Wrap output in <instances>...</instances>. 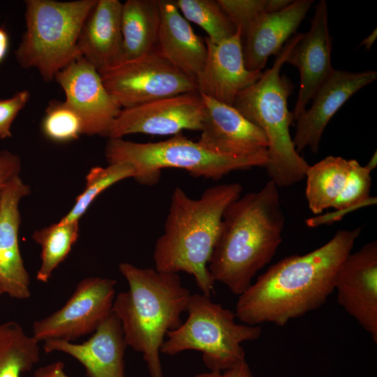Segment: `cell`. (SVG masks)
Wrapping results in <instances>:
<instances>
[{
	"label": "cell",
	"instance_id": "obj_14",
	"mask_svg": "<svg viewBox=\"0 0 377 377\" xmlns=\"http://www.w3.org/2000/svg\"><path fill=\"white\" fill-rule=\"evenodd\" d=\"M332 47L327 5L325 0H320L315 8L309 31L302 34L285 61L297 67L300 73L299 94L292 112L293 121L304 112L316 92L334 71Z\"/></svg>",
	"mask_w": 377,
	"mask_h": 377
},
{
	"label": "cell",
	"instance_id": "obj_32",
	"mask_svg": "<svg viewBox=\"0 0 377 377\" xmlns=\"http://www.w3.org/2000/svg\"><path fill=\"white\" fill-rule=\"evenodd\" d=\"M30 97L27 90L18 91L13 96L0 100V139L11 137L10 126L18 112Z\"/></svg>",
	"mask_w": 377,
	"mask_h": 377
},
{
	"label": "cell",
	"instance_id": "obj_26",
	"mask_svg": "<svg viewBox=\"0 0 377 377\" xmlns=\"http://www.w3.org/2000/svg\"><path fill=\"white\" fill-rule=\"evenodd\" d=\"M78 235V221L57 222L33 233V239L41 247V265L36 274L38 281H49L53 271L71 251Z\"/></svg>",
	"mask_w": 377,
	"mask_h": 377
},
{
	"label": "cell",
	"instance_id": "obj_34",
	"mask_svg": "<svg viewBox=\"0 0 377 377\" xmlns=\"http://www.w3.org/2000/svg\"><path fill=\"white\" fill-rule=\"evenodd\" d=\"M193 377H253L246 360L227 370L210 371L195 375Z\"/></svg>",
	"mask_w": 377,
	"mask_h": 377
},
{
	"label": "cell",
	"instance_id": "obj_27",
	"mask_svg": "<svg viewBox=\"0 0 377 377\" xmlns=\"http://www.w3.org/2000/svg\"><path fill=\"white\" fill-rule=\"evenodd\" d=\"M183 17L200 27L214 44L232 37L237 31L218 0H176Z\"/></svg>",
	"mask_w": 377,
	"mask_h": 377
},
{
	"label": "cell",
	"instance_id": "obj_8",
	"mask_svg": "<svg viewBox=\"0 0 377 377\" xmlns=\"http://www.w3.org/2000/svg\"><path fill=\"white\" fill-rule=\"evenodd\" d=\"M186 311L185 322L167 333L161 353L200 351L210 371H223L245 360L242 343L257 340L262 333L260 325L237 323L235 312L203 294L191 295Z\"/></svg>",
	"mask_w": 377,
	"mask_h": 377
},
{
	"label": "cell",
	"instance_id": "obj_20",
	"mask_svg": "<svg viewBox=\"0 0 377 377\" xmlns=\"http://www.w3.org/2000/svg\"><path fill=\"white\" fill-rule=\"evenodd\" d=\"M312 0H296L286 8L264 13L257 18L242 36V50L246 68L260 71L267 59L277 55L309 11Z\"/></svg>",
	"mask_w": 377,
	"mask_h": 377
},
{
	"label": "cell",
	"instance_id": "obj_15",
	"mask_svg": "<svg viewBox=\"0 0 377 377\" xmlns=\"http://www.w3.org/2000/svg\"><path fill=\"white\" fill-rule=\"evenodd\" d=\"M376 78V71L349 72L334 69L316 92L311 107L295 121L296 129L292 140L297 152L300 154L309 147L316 154L332 117L352 95Z\"/></svg>",
	"mask_w": 377,
	"mask_h": 377
},
{
	"label": "cell",
	"instance_id": "obj_6",
	"mask_svg": "<svg viewBox=\"0 0 377 377\" xmlns=\"http://www.w3.org/2000/svg\"><path fill=\"white\" fill-rule=\"evenodd\" d=\"M105 155L109 164L127 163L132 165L133 178L146 186L158 183L164 168L182 169L194 177L217 180L235 170L265 167L267 161V153L242 157L219 154L182 133L156 142L109 138Z\"/></svg>",
	"mask_w": 377,
	"mask_h": 377
},
{
	"label": "cell",
	"instance_id": "obj_16",
	"mask_svg": "<svg viewBox=\"0 0 377 377\" xmlns=\"http://www.w3.org/2000/svg\"><path fill=\"white\" fill-rule=\"evenodd\" d=\"M205 118L199 140L205 149L221 155L242 157L267 153L268 142L258 127L232 105L200 94Z\"/></svg>",
	"mask_w": 377,
	"mask_h": 377
},
{
	"label": "cell",
	"instance_id": "obj_23",
	"mask_svg": "<svg viewBox=\"0 0 377 377\" xmlns=\"http://www.w3.org/2000/svg\"><path fill=\"white\" fill-rule=\"evenodd\" d=\"M161 20L158 0H127L122 3L119 63L137 59L157 47Z\"/></svg>",
	"mask_w": 377,
	"mask_h": 377
},
{
	"label": "cell",
	"instance_id": "obj_29",
	"mask_svg": "<svg viewBox=\"0 0 377 377\" xmlns=\"http://www.w3.org/2000/svg\"><path fill=\"white\" fill-rule=\"evenodd\" d=\"M45 135L55 142H68L83 134V124L77 113L65 101H52L42 122Z\"/></svg>",
	"mask_w": 377,
	"mask_h": 377
},
{
	"label": "cell",
	"instance_id": "obj_31",
	"mask_svg": "<svg viewBox=\"0 0 377 377\" xmlns=\"http://www.w3.org/2000/svg\"><path fill=\"white\" fill-rule=\"evenodd\" d=\"M221 8L242 37L260 15L269 13V0H218Z\"/></svg>",
	"mask_w": 377,
	"mask_h": 377
},
{
	"label": "cell",
	"instance_id": "obj_39",
	"mask_svg": "<svg viewBox=\"0 0 377 377\" xmlns=\"http://www.w3.org/2000/svg\"><path fill=\"white\" fill-rule=\"evenodd\" d=\"M3 293V290H2V289H1V288L0 286V295H2Z\"/></svg>",
	"mask_w": 377,
	"mask_h": 377
},
{
	"label": "cell",
	"instance_id": "obj_7",
	"mask_svg": "<svg viewBox=\"0 0 377 377\" xmlns=\"http://www.w3.org/2000/svg\"><path fill=\"white\" fill-rule=\"evenodd\" d=\"M96 0L25 1L26 31L15 51L19 64L36 68L46 82L81 57L77 41Z\"/></svg>",
	"mask_w": 377,
	"mask_h": 377
},
{
	"label": "cell",
	"instance_id": "obj_37",
	"mask_svg": "<svg viewBox=\"0 0 377 377\" xmlns=\"http://www.w3.org/2000/svg\"><path fill=\"white\" fill-rule=\"evenodd\" d=\"M377 38V29L375 28V29L367 36L366 37L359 45H364V47L367 50H369L376 41Z\"/></svg>",
	"mask_w": 377,
	"mask_h": 377
},
{
	"label": "cell",
	"instance_id": "obj_21",
	"mask_svg": "<svg viewBox=\"0 0 377 377\" xmlns=\"http://www.w3.org/2000/svg\"><path fill=\"white\" fill-rule=\"evenodd\" d=\"M121 10L122 3L118 0H96L82 25L78 50L99 73L119 62Z\"/></svg>",
	"mask_w": 377,
	"mask_h": 377
},
{
	"label": "cell",
	"instance_id": "obj_38",
	"mask_svg": "<svg viewBox=\"0 0 377 377\" xmlns=\"http://www.w3.org/2000/svg\"><path fill=\"white\" fill-rule=\"evenodd\" d=\"M377 163V155H376V151L373 154L372 157L369 160V163L364 165V167L369 170L370 172L376 166Z\"/></svg>",
	"mask_w": 377,
	"mask_h": 377
},
{
	"label": "cell",
	"instance_id": "obj_25",
	"mask_svg": "<svg viewBox=\"0 0 377 377\" xmlns=\"http://www.w3.org/2000/svg\"><path fill=\"white\" fill-rule=\"evenodd\" d=\"M38 341L15 321L0 324V377H21L39 361Z\"/></svg>",
	"mask_w": 377,
	"mask_h": 377
},
{
	"label": "cell",
	"instance_id": "obj_24",
	"mask_svg": "<svg viewBox=\"0 0 377 377\" xmlns=\"http://www.w3.org/2000/svg\"><path fill=\"white\" fill-rule=\"evenodd\" d=\"M353 162L354 159L328 156L309 165L305 175V195L313 214L332 207L346 186Z\"/></svg>",
	"mask_w": 377,
	"mask_h": 377
},
{
	"label": "cell",
	"instance_id": "obj_2",
	"mask_svg": "<svg viewBox=\"0 0 377 377\" xmlns=\"http://www.w3.org/2000/svg\"><path fill=\"white\" fill-rule=\"evenodd\" d=\"M285 221L278 187L271 180L231 202L207 266L214 281L237 295L243 293L274 256Z\"/></svg>",
	"mask_w": 377,
	"mask_h": 377
},
{
	"label": "cell",
	"instance_id": "obj_30",
	"mask_svg": "<svg viewBox=\"0 0 377 377\" xmlns=\"http://www.w3.org/2000/svg\"><path fill=\"white\" fill-rule=\"evenodd\" d=\"M371 172L354 159L346 186L332 207L337 212H347L351 209L373 204L376 198L370 197Z\"/></svg>",
	"mask_w": 377,
	"mask_h": 377
},
{
	"label": "cell",
	"instance_id": "obj_5",
	"mask_svg": "<svg viewBox=\"0 0 377 377\" xmlns=\"http://www.w3.org/2000/svg\"><path fill=\"white\" fill-rule=\"evenodd\" d=\"M302 36L295 34L278 53L272 67L263 72L257 82L241 91L232 105L266 135L268 146L265 168L269 180L278 188L298 183L305 177L309 167L297 152L290 134L293 118L288 108V98L293 84L280 74L288 53Z\"/></svg>",
	"mask_w": 377,
	"mask_h": 377
},
{
	"label": "cell",
	"instance_id": "obj_11",
	"mask_svg": "<svg viewBox=\"0 0 377 377\" xmlns=\"http://www.w3.org/2000/svg\"><path fill=\"white\" fill-rule=\"evenodd\" d=\"M205 105L198 91L121 108L107 137L123 138L133 133L175 135L184 130L201 131Z\"/></svg>",
	"mask_w": 377,
	"mask_h": 377
},
{
	"label": "cell",
	"instance_id": "obj_22",
	"mask_svg": "<svg viewBox=\"0 0 377 377\" xmlns=\"http://www.w3.org/2000/svg\"><path fill=\"white\" fill-rule=\"evenodd\" d=\"M158 1L161 20L157 48L173 66L196 81L207 61L205 39L193 31L174 1Z\"/></svg>",
	"mask_w": 377,
	"mask_h": 377
},
{
	"label": "cell",
	"instance_id": "obj_10",
	"mask_svg": "<svg viewBox=\"0 0 377 377\" xmlns=\"http://www.w3.org/2000/svg\"><path fill=\"white\" fill-rule=\"evenodd\" d=\"M116 281L102 277L82 279L58 311L33 325L37 341L60 339L71 342L94 332L112 312Z\"/></svg>",
	"mask_w": 377,
	"mask_h": 377
},
{
	"label": "cell",
	"instance_id": "obj_1",
	"mask_svg": "<svg viewBox=\"0 0 377 377\" xmlns=\"http://www.w3.org/2000/svg\"><path fill=\"white\" fill-rule=\"evenodd\" d=\"M362 227L339 230L320 247L272 265L239 295L235 316L242 323L284 326L320 308L334 291L337 272L352 251Z\"/></svg>",
	"mask_w": 377,
	"mask_h": 377
},
{
	"label": "cell",
	"instance_id": "obj_9",
	"mask_svg": "<svg viewBox=\"0 0 377 377\" xmlns=\"http://www.w3.org/2000/svg\"><path fill=\"white\" fill-rule=\"evenodd\" d=\"M99 74L108 92L121 108L198 91L196 81L173 66L157 47Z\"/></svg>",
	"mask_w": 377,
	"mask_h": 377
},
{
	"label": "cell",
	"instance_id": "obj_17",
	"mask_svg": "<svg viewBox=\"0 0 377 377\" xmlns=\"http://www.w3.org/2000/svg\"><path fill=\"white\" fill-rule=\"evenodd\" d=\"M207 48L205 67L196 80L198 92L232 105L237 95L257 82L263 72L249 71L244 64L242 31L218 44L204 38Z\"/></svg>",
	"mask_w": 377,
	"mask_h": 377
},
{
	"label": "cell",
	"instance_id": "obj_36",
	"mask_svg": "<svg viewBox=\"0 0 377 377\" xmlns=\"http://www.w3.org/2000/svg\"><path fill=\"white\" fill-rule=\"evenodd\" d=\"M9 44L7 32L3 28H0V64L5 57Z\"/></svg>",
	"mask_w": 377,
	"mask_h": 377
},
{
	"label": "cell",
	"instance_id": "obj_33",
	"mask_svg": "<svg viewBox=\"0 0 377 377\" xmlns=\"http://www.w3.org/2000/svg\"><path fill=\"white\" fill-rule=\"evenodd\" d=\"M20 169L18 156L7 150L0 151V194L10 181L19 176Z\"/></svg>",
	"mask_w": 377,
	"mask_h": 377
},
{
	"label": "cell",
	"instance_id": "obj_19",
	"mask_svg": "<svg viewBox=\"0 0 377 377\" xmlns=\"http://www.w3.org/2000/svg\"><path fill=\"white\" fill-rule=\"evenodd\" d=\"M121 322L112 311L82 343L60 339L46 340L45 353H67L84 367L88 377H125L124 353L127 347Z\"/></svg>",
	"mask_w": 377,
	"mask_h": 377
},
{
	"label": "cell",
	"instance_id": "obj_4",
	"mask_svg": "<svg viewBox=\"0 0 377 377\" xmlns=\"http://www.w3.org/2000/svg\"><path fill=\"white\" fill-rule=\"evenodd\" d=\"M119 269L129 288L114 297L112 310L127 346L142 354L150 376L163 377L161 348L167 333L182 325L191 292L176 273L129 263H120Z\"/></svg>",
	"mask_w": 377,
	"mask_h": 377
},
{
	"label": "cell",
	"instance_id": "obj_18",
	"mask_svg": "<svg viewBox=\"0 0 377 377\" xmlns=\"http://www.w3.org/2000/svg\"><path fill=\"white\" fill-rule=\"evenodd\" d=\"M30 187L16 177L0 194V286L3 293L18 300L31 295L29 274L19 247V204Z\"/></svg>",
	"mask_w": 377,
	"mask_h": 377
},
{
	"label": "cell",
	"instance_id": "obj_35",
	"mask_svg": "<svg viewBox=\"0 0 377 377\" xmlns=\"http://www.w3.org/2000/svg\"><path fill=\"white\" fill-rule=\"evenodd\" d=\"M34 377H69L64 371V364L57 361L38 368L34 372Z\"/></svg>",
	"mask_w": 377,
	"mask_h": 377
},
{
	"label": "cell",
	"instance_id": "obj_13",
	"mask_svg": "<svg viewBox=\"0 0 377 377\" xmlns=\"http://www.w3.org/2000/svg\"><path fill=\"white\" fill-rule=\"evenodd\" d=\"M337 302L377 343V242L350 252L339 267Z\"/></svg>",
	"mask_w": 377,
	"mask_h": 377
},
{
	"label": "cell",
	"instance_id": "obj_12",
	"mask_svg": "<svg viewBox=\"0 0 377 377\" xmlns=\"http://www.w3.org/2000/svg\"><path fill=\"white\" fill-rule=\"evenodd\" d=\"M54 79L65 93V102L81 118L83 134L107 137L121 108L108 92L96 68L80 57L59 71Z\"/></svg>",
	"mask_w": 377,
	"mask_h": 377
},
{
	"label": "cell",
	"instance_id": "obj_28",
	"mask_svg": "<svg viewBox=\"0 0 377 377\" xmlns=\"http://www.w3.org/2000/svg\"><path fill=\"white\" fill-rule=\"evenodd\" d=\"M134 175L133 166L127 163H112L105 168H93L86 177L84 191L76 198L69 212L59 222L79 221L80 218L100 193L123 179L133 178Z\"/></svg>",
	"mask_w": 377,
	"mask_h": 377
},
{
	"label": "cell",
	"instance_id": "obj_3",
	"mask_svg": "<svg viewBox=\"0 0 377 377\" xmlns=\"http://www.w3.org/2000/svg\"><path fill=\"white\" fill-rule=\"evenodd\" d=\"M237 182L207 188L192 198L179 186L174 189L163 234L156 239L154 268L163 272H184L194 277L202 294L210 297L215 281L208 263L219 234L225 209L241 196Z\"/></svg>",
	"mask_w": 377,
	"mask_h": 377
}]
</instances>
